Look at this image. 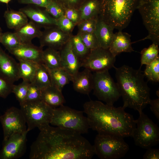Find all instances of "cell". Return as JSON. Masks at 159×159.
<instances>
[{
	"instance_id": "6da1fadb",
	"label": "cell",
	"mask_w": 159,
	"mask_h": 159,
	"mask_svg": "<svg viewBox=\"0 0 159 159\" xmlns=\"http://www.w3.org/2000/svg\"><path fill=\"white\" fill-rule=\"evenodd\" d=\"M31 146V159H90L93 145L74 131L49 125L40 129Z\"/></svg>"
},
{
	"instance_id": "7a4b0ae2",
	"label": "cell",
	"mask_w": 159,
	"mask_h": 159,
	"mask_svg": "<svg viewBox=\"0 0 159 159\" xmlns=\"http://www.w3.org/2000/svg\"><path fill=\"white\" fill-rule=\"evenodd\" d=\"M83 112L87 115L90 128L98 133L110 134L123 138L132 137L135 120L122 106L90 100L85 103Z\"/></svg>"
},
{
	"instance_id": "3957f363",
	"label": "cell",
	"mask_w": 159,
	"mask_h": 159,
	"mask_svg": "<svg viewBox=\"0 0 159 159\" xmlns=\"http://www.w3.org/2000/svg\"><path fill=\"white\" fill-rule=\"evenodd\" d=\"M115 76L123 105L139 113L149 104L150 100V89L144 80L145 77L141 67L135 69L127 65L119 67H114Z\"/></svg>"
},
{
	"instance_id": "277c9868",
	"label": "cell",
	"mask_w": 159,
	"mask_h": 159,
	"mask_svg": "<svg viewBox=\"0 0 159 159\" xmlns=\"http://www.w3.org/2000/svg\"><path fill=\"white\" fill-rule=\"evenodd\" d=\"M99 16L114 29L122 31L129 24L139 0H99Z\"/></svg>"
},
{
	"instance_id": "5b68a950",
	"label": "cell",
	"mask_w": 159,
	"mask_h": 159,
	"mask_svg": "<svg viewBox=\"0 0 159 159\" xmlns=\"http://www.w3.org/2000/svg\"><path fill=\"white\" fill-rule=\"evenodd\" d=\"M83 111L72 109L63 105L54 108L50 124L74 131L81 134L87 133L90 127Z\"/></svg>"
},
{
	"instance_id": "8992f818",
	"label": "cell",
	"mask_w": 159,
	"mask_h": 159,
	"mask_svg": "<svg viewBox=\"0 0 159 159\" xmlns=\"http://www.w3.org/2000/svg\"><path fill=\"white\" fill-rule=\"evenodd\" d=\"M95 154L101 159H118L129 149L124 138L114 135L98 133L93 145Z\"/></svg>"
},
{
	"instance_id": "52a82bcc",
	"label": "cell",
	"mask_w": 159,
	"mask_h": 159,
	"mask_svg": "<svg viewBox=\"0 0 159 159\" xmlns=\"http://www.w3.org/2000/svg\"><path fill=\"white\" fill-rule=\"evenodd\" d=\"M20 106L28 132L36 127L39 129L50 124L54 108L41 100L25 102Z\"/></svg>"
},
{
	"instance_id": "ba28073f",
	"label": "cell",
	"mask_w": 159,
	"mask_h": 159,
	"mask_svg": "<svg viewBox=\"0 0 159 159\" xmlns=\"http://www.w3.org/2000/svg\"><path fill=\"white\" fill-rule=\"evenodd\" d=\"M139 113L131 137L135 144L146 149L157 145L159 143L158 126L143 111Z\"/></svg>"
},
{
	"instance_id": "9c48e42d",
	"label": "cell",
	"mask_w": 159,
	"mask_h": 159,
	"mask_svg": "<svg viewBox=\"0 0 159 159\" xmlns=\"http://www.w3.org/2000/svg\"><path fill=\"white\" fill-rule=\"evenodd\" d=\"M93 74V94L101 101L109 105H113L121 95L116 82L108 70L95 72Z\"/></svg>"
},
{
	"instance_id": "30bf717a",
	"label": "cell",
	"mask_w": 159,
	"mask_h": 159,
	"mask_svg": "<svg viewBox=\"0 0 159 159\" xmlns=\"http://www.w3.org/2000/svg\"><path fill=\"white\" fill-rule=\"evenodd\" d=\"M137 9L148 32L147 37L138 41L149 39L159 46V0H139Z\"/></svg>"
},
{
	"instance_id": "8fae6325",
	"label": "cell",
	"mask_w": 159,
	"mask_h": 159,
	"mask_svg": "<svg viewBox=\"0 0 159 159\" xmlns=\"http://www.w3.org/2000/svg\"><path fill=\"white\" fill-rule=\"evenodd\" d=\"M3 133V142L14 134L27 131L26 122L21 110L12 107L0 116Z\"/></svg>"
},
{
	"instance_id": "7c38bea8",
	"label": "cell",
	"mask_w": 159,
	"mask_h": 159,
	"mask_svg": "<svg viewBox=\"0 0 159 159\" xmlns=\"http://www.w3.org/2000/svg\"><path fill=\"white\" fill-rule=\"evenodd\" d=\"M115 57L108 49L99 47L91 50L81 66L93 72L109 70L114 68Z\"/></svg>"
},
{
	"instance_id": "4fadbf2b",
	"label": "cell",
	"mask_w": 159,
	"mask_h": 159,
	"mask_svg": "<svg viewBox=\"0 0 159 159\" xmlns=\"http://www.w3.org/2000/svg\"><path fill=\"white\" fill-rule=\"evenodd\" d=\"M28 132L26 131L14 134L3 142L2 147L0 150V159H15L22 157L26 150Z\"/></svg>"
},
{
	"instance_id": "5bb4252c",
	"label": "cell",
	"mask_w": 159,
	"mask_h": 159,
	"mask_svg": "<svg viewBox=\"0 0 159 159\" xmlns=\"http://www.w3.org/2000/svg\"><path fill=\"white\" fill-rule=\"evenodd\" d=\"M72 35L63 32L57 26L44 29L39 38L40 47L59 50L70 40Z\"/></svg>"
},
{
	"instance_id": "9a60e30c",
	"label": "cell",
	"mask_w": 159,
	"mask_h": 159,
	"mask_svg": "<svg viewBox=\"0 0 159 159\" xmlns=\"http://www.w3.org/2000/svg\"><path fill=\"white\" fill-rule=\"evenodd\" d=\"M0 77L13 83L20 78L18 63L0 46Z\"/></svg>"
},
{
	"instance_id": "2e32d148",
	"label": "cell",
	"mask_w": 159,
	"mask_h": 159,
	"mask_svg": "<svg viewBox=\"0 0 159 159\" xmlns=\"http://www.w3.org/2000/svg\"><path fill=\"white\" fill-rule=\"evenodd\" d=\"M59 51L61 59V67L73 77L79 72L82 67V63L72 50L70 39Z\"/></svg>"
},
{
	"instance_id": "e0dca14e",
	"label": "cell",
	"mask_w": 159,
	"mask_h": 159,
	"mask_svg": "<svg viewBox=\"0 0 159 159\" xmlns=\"http://www.w3.org/2000/svg\"><path fill=\"white\" fill-rule=\"evenodd\" d=\"M42 48L32 43H21L9 52L17 59H23L33 61L39 64L43 63Z\"/></svg>"
},
{
	"instance_id": "ac0fdd59",
	"label": "cell",
	"mask_w": 159,
	"mask_h": 159,
	"mask_svg": "<svg viewBox=\"0 0 159 159\" xmlns=\"http://www.w3.org/2000/svg\"><path fill=\"white\" fill-rule=\"evenodd\" d=\"M40 28L45 29L57 26V20L52 17L45 10L37 8L26 7L20 9Z\"/></svg>"
},
{
	"instance_id": "d6986e66",
	"label": "cell",
	"mask_w": 159,
	"mask_h": 159,
	"mask_svg": "<svg viewBox=\"0 0 159 159\" xmlns=\"http://www.w3.org/2000/svg\"><path fill=\"white\" fill-rule=\"evenodd\" d=\"M130 37V35L128 33L119 30L114 34L109 50L115 57L122 52L134 51L132 46V43L131 42Z\"/></svg>"
},
{
	"instance_id": "ffe728a7",
	"label": "cell",
	"mask_w": 159,
	"mask_h": 159,
	"mask_svg": "<svg viewBox=\"0 0 159 159\" xmlns=\"http://www.w3.org/2000/svg\"><path fill=\"white\" fill-rule=\"evenodd\" d=\"M114 29L98 15L94 33L100 47L108 49L113 37Z\"/></svg>"
},
{
	"instance_id": "44dd1931",
	"label": "cell",
	"mask_w": 159,
	"mask_h": 159,
	"mask_svg": "<svg viewBox=\"0 0 159 159\" xmlns=\"http://www.w3.org/2000/svg\"><path fill=\"white\" fill-rule=\"evenodd\" d=\"M73 87L76 92L89 95L92 90L93 74L92 71L85 68L72 77Z\"/></svg>"
},
{
	"instance_id": "7402d4cb",
	"label": "cell",
	"mask_w": 159,
	"mask_h": 159,
	"mask_svg": "<svg viewBox=\"0 0 159 159\" xmlns=\"http://www.w3.org/2000/svg\"><path fill=\"white\" fill-rule=\"evenodd\" d=\"M41 100L53 108L65 102L62 91L52 85L42 90Z\"/></svg>"
},
{
	"instance_id": "603a6c76",
	"label": "cell",
	"mask_w": 159,
	"mask_h": 159,
	"mask_svg": "<svg viewBox=\"0 0 159 159\" xmlns=\"http://www.w3.org/2000/svg\"><path fill=\"white\" fill-rule=\"evenodd\" d=\"M20 39L21 43H32L35 38H39L42 31L40 28L30 20L27 23L15 30L14 32Z\"/></svg>"
},
{
	"instance_id": "cb8c5ba5",
	"label": "cell",
	"mask_w": 159,
	"mask_h": 159,
	"mask_svg": "<svg viewBox=\"0 0 159 159\" xmlns=\"http://www.w3.org/2000/svg\"><path fill=\"white\" fill-rule=\"evenodd\" d=\"M4 17L8 28L15 30L28 22L27 17L20 10L6 11L4 13Z\"/></svg>"
},
{
	"instance_id": "d4e9b609",
	"label": "cell",
	"mask_w": 159,
	"mask_h": 159,
	"mask_svg": "<svg viewBox=\"0 0 159 159\" xmlns=\"http://www.w3.org/2000/svg\"><path fill=\"white\" fill-rule=\"evenodd\" d=\"M48 70L52 85L62 91L64 87L72 81V76L62 67Z\"/></svg>"
},
{
	"instance_id": "484cf974",
	"label": "cell",
	"mask_w": 159,
	"mask_h": 159,
	"mask_svg": "<svg viewBox=\"0 0 159 159\" xmlns=\"http://www.w3.org/2000/svg\"><path fill=\"white\" fill-rule=\"evenodd\" d=\"M18 60L20 78L29 83L32 82L39 64L25 59Z\"/></svg>"
},
{
	"instance_id": "4316f807",
	"label": "cell",
	"mask_w": 159,
	"mask_h": 159,
	"mask_svg": "<svg viewBox=\"0 0 159 159\" xmlns=\"http://www.w3.org/2000/svg\"><path fill=\"white\" fill-rule=\"evenodd\" d=\"M81 15V20L96 17L100 10L99 0H85L79 9Z\"/></svg>"
},
{
	"instance_id": "83f0119b",
	"label": "cell",
	"mask_w": 159,
	"mask_h": 159,
	"mask_svg": "<svg viewBox=\"0 0 159 159\" xmlns=\"http://www.w3.org/2000/svg\"><path fill=\"white\" fill-rule=\"evenodd\" d=\"M42 59L43 63L48 69L61 67V59L59 50L47 47L43 51Z\"/></svg>"
},
{
	"instance_id": "f1b7e54d",
	"label": "cell",
	"mask_w": 159,
	"mask_h": 159,
	"mask_svg": "<svg viewBox=\"0 0 159 159\" xmlns=\"http://www.w3.org/2000/svg\"><path fill=\"white\" fill-rule=\"evenodd\" d=\"M32 82L41 90L52 85L48 69L43 63L39 64L34 78Z\"/></svg>"
},
{
	"instance_id": "f546056e",
	"label": "cell",
	"mask_w": 159,
	"mask_h": 159,
	"mask_svg": "<svg viewBox=\"0 0 159 159\" xmlns=\"http://www.w3.org/2000/svg\"><path fill=\"white\" fill-rule=\"evenodd\" d=\"M70 41L74 53L82 62L89 54L91 50L85 46L78 34L72 35Z\"/></svg>"
},
{
	"instance_id": "4dcf8cb0",
	"label": "cell",
	"mask_w": 159,
	"mask_h": 159,
	"mask_svg": "<svg viewBox=\"0 0 159 159\" xmlns=\"http://www.w3.org/2000/svg\"><path fill=\"white\" fill-rule=\"evenodd\" d=\"M159 49L158 46L153 43L148 48H144L141 52V66L143 64H149L159 56Z\"/></svg>"
},
{
	"instance_id": "1f68e13d",
	"label": "cell",
	"mask_w": 159,
	"mask_h": 159,
	"mask_svg": "<svg viewBox=\"0 0 159 159\" xmlns=\"http://www.w3.org/2000/svg\"><path fill=\"white\" fill-rule=\"evenodd\" d=\"M0 43L9 52L21 44L15 32H9L2 33Z\"/></svg>"
},
{
	"instance_id": "d6a6232c",
	"label": "cell",
	"mask_w": 159,
	"mask_h": 159,
	"mask_svg": "<svg viewBox=\"0 0 159 159\" xmlns=\"http://www.w3.org/2000/svg\"><path fill=\"white\" fill-rule=\"evenodd\" d=\"M143 74L148 81L159 82V56L150 63L146 65Z\"/></svg>"
},
{
	"instance_id": "836d02e7",
	"label": "cell",
	"mask_w": 159,
	"mask_h": 159,
	"mask_svg": "<svg viewBox=\"0 0 159 159\" xmlns=\"http://www.w3.org/2000/svg\"><path fill=\"white\" fill-rule=\"evenodd\" d=\"M30 83L23 80L22 82L17 85H14L12 92L19 103L20 105L24 103L26 100L28 88Z\"/></svg>"
},
{
	"instance_id": "e575fe53",
	"label": "cell",
	"mask_w": 159,
	"mask_h": 159,
	"mask_svg": "<svg viewBox=\"0 0 159 159\" xmlns=\"http://www.w3.org/2000/svg\"><path fill=\"white\" fill-rule=\"evenodd\" d=\"M97 17L80 21L76 25L78 29L77 33L94 32L96 28Z\"/></svg>"
},
{
	"instance_id": "d590c367",
	"label": "cell",
	"mask_w": 159,
	"mask_h": 159,
	"mask_svg": "<svg viewBox=\"0 0 159 159\" xmlns=\"http://www.w3.org/2000/svg\"><path fill=\"white\" fill-rule=\"evenodd\" d=\"M45 10L52 17L57 20L64 15V9L57 1L53 0Z\"/></svg>"
},
{
	"instance_id": "8d00e7d4",
	"label": "cell",
	"mask_w": 159,
	"mask_h": 159,
	"mask_svg": "<svg viewBox=\"0 0 159 159\" xmlns=\"http://www.w3.org/2000/svg\"><path fill=\"white\" fill-rule=\"evenodd\" d=\"M85 46L91 50L100 47L94 33L78 34Z\"/></svg>"
},
{
	"instance_id": "74e56055",
	"label": "cell",
	"mask_w": 159,
	"mask_h": 159,
	"mask_svg": "<svg viewBox=\"0 0 159 159\" xmlns=\"http://www.w3.org/2000/svg\"><path fill=\"white\" fill-rule=\"evenodd\" d=\"M42 90L34 83H30L25 102H32L41 100Z\"/></svg>"
},
{
	"instance_id": "f35d334b",
	"label": "cell",
	"mask_w": 159,
	"mask_h": 159,
	"mask_svg": "<svg viewBox=\"0 0 159 159\" xmlns=\"http://www.w3.org/2000/svg\"><path fill=\"white\" fill-rule=\"evenodd\" d=\"M57 20V26L63 32L72 34L76 25L64 15Z\"/></svg>"
},
{
	"instance_id": "ab89813d",
	"label": "cell",
	"mask_w": 159,
	"mask_h": 159,
	"mask_svg": "<svg viewBox=\"0 0 159 159\" xmlns=\"http://www.w3.org/2000/svg\"><path fill=\"white\" fill-rule=\"evenodd\" d=\"M14 85L13 83L0 77V97L6 98L12 92Z\"/></svg>"
},
{
	"instance_id": "60d3db41",
	"label": "cell",
	"mask_w": 159,
	"mask_h": 159,
	"mask_svg": "<svg viewBox=\"0 0 159 159\" xmlns=\"http://www.w3.org/2000/svg\"><path fill=\"white\" fill-rule=\"evenodd\" d=\"M64 16L76 26L81 20L80 13L79 9L64 8Z\"/></svg>"
},
{
	"instance_id": "b9f144b4",
	"label": "cell",
	"mask_w": 159,
	"mask_h": 159,
	"mask_svg": "<svg viewBox=\"0 0 159 159\" xmlns=\"http://www.w3.org/2000/svg\"><path fill=\"white\" fill-rule=\"evenodd\" d=\"M85 0H55L64 8H72L79 9Z\"/></svg>"
},
{
	"instance_id": "7bdbcfd3",
	"label": "cell",
	"mask_w": 159,
	"mask_h": 159,
	"mask_svg": "<svg viewBox=\"0 0 159 159\" xmlns=\"http://www.w3.org/2000/svg\"><path fill=\"white\" fill-rule=\"evenodd\" d=\"M53 0H19L20 3L33 4L45 8Z\"/></svg>"
},
{
	"instance_id": "ee69618b",
	"label": "cell",
	"mask_w": 159,
	"mask_h": 159,
	"mask_svg": "<svg viewBox=\"0 0 159 159\" xmlns=\"http://www.w3.org/2000/svg\"><path fill=\"white\" fill-rule=\"evenodd\" d=\"M143 156V159H159V149L149 148Z\"/></svg>"
},
{
	"instance_id": "f6af8a7d",
	"label": "cell",
	"mask_w": 159,
	"mask_h": 159,
	"mask_svg": "<svg viewBox=\"0 0 159 159\" xmlns=\"http://www.w3.org/2000/svg\"><path fill=\"white\" fill-rule=\"evenodd\" d=\"M149 104L150 108L158 120H159V98L154 100H150Z\"/></svg>"
},
{
	"instance_id": "bcb514c9",
	"label": "cell",
	"mask_w": 159,
	"mask_h": 159,
	"mask_svg": "<svg viewBox=\"0 0 159 159\" xmlns=\"http://www.w3.org/2000/svg\"><path fill=\"white\" fill-rule=\"evenodd\" d=\"M11 0H0V2L6 4H8Z\"/></svg>"
},
{
	"instance_id": "7dc6e473",
	"label": "cell",
	"mask_w": 159,
	"mask_h": 159,
	"mask_svg": "<svg viewBox=\"0 0 159 159\" xmlns=\"http://www.w3.org/2000/svg\"><path fill=\"white\" fill-rule=\"evenodd\" d=\"M2 32H0V43L1 41V35H2Z\"/></svg>"
},
{
	"instance_id": "c3c4849f",
	"label": "cell",
	"mask_w": 159,
	"mask_h": 159,
	"mask_svg": "<svg viewBox=\"0 0 159 159\" xmlns=\"http://www.w3.org/2000/svg\"><path fill=\"white\" fill-rule=\"evenodd\" d=\"M0 32H2V29L0 27Z\"/></svg>"
},
{
	"instance_id": "681fc988",
	"label": "cell",
	"mask_w": 159,
	"mask_h": 159,
	"mask_svg": "<svg viewBox=\"0 0 159 159\" xmlns=\"http://www.w3.org/2000/svg\"></svg>"
},
{
	"instance_id": "f907efd6",
	"label": "cell",
	"mask_w": 159,
	"mask_h": 159,
	"mask_svg": "<svg viewBox=\"0 0 159 159\" xmlns=\"http://www.w3.org/2000/svg\"></svg>"
}]
</instances>
